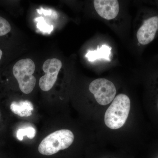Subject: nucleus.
Here are the masks:
<instances>
[{"instance_id": "nucleus-13", "label": "nucleus", "mask_w": 158, "mask_h": 158, "mask_svg": "<svg viewBox=\"0 0 158 158\" xmlns=\"http://www.w3.org/2000/svg\"><path fill=\"white\" fill-rule=\"evenodd\" d=\"M38 12H39V14H41L43 13L45 15H51L52 14V11L50 10H44L43 9H40V10H37Z\"/></svg>"}, {"instance_id": "nucleus-7", "label": "nucleus", "mask_w": 158, "mask_h": 158, "mask_svg": "<svg viewBox=\"0 0 158 158\" xmlns=\"http://www.w3.org/2000/svg\"><path fill=\"white\" fill-rule=\"evenodd\" d=\"M95 11L100 16L106 20L114 19L119 11V5L116 0H95L94 1Z\"/></svg>"}, {"instance_id": "nucleus-9", "label": "nucleus", "mask_w": 158, "mask_h": 158, "mask_svg": "<svg viewBox=\"0 0 158 158\" xmlns=\"http://www.w3.org/2000/svg\"><path fill=\"white\" fill-rule=\"evenodd\" d=\"M111 49L112 48L104 44L101 47H98L96 50L88 51L85 56L90 62H94L97 59H104L110 61Z\"/></svg>"}, {"instance_id": "nucleus-1", "label": "nucleus", "mask_w": 158, "mask_h": 158, "mask_svg": "<svg viewBox=\"0 0 158 158\" xmlns=\"http://www.w3.org/2000/svg\"><path fill=\"white\" fill-rule=\"evenodd\" d=\"M131 109V101L126 94L115 97L105 115V123L111 129L120 128L127 120Z\"/></svg>"}, {"instance_id": "nucleus-15", "label": "nucleus", "mask_w": 158, "mask_h": 158, "mask_svg": "<svg viewBox=\"0 0 158 158\" xmlns=\"http://www.w3.org/2000/svg\"><path fill=\"white\" fill-rule=\"evenodd\" d=\"M158 108V104H157Z\"/></svg>"}, {"instance_id": "nucleus-5", "label": "nucleus", "mask_w": 158, "mask_h": 158, "mask_svg": "<svg viewBox=\"0 0 158 158\" xmlns=\"http://www.w3.org/2000/svg\"><path fill=\"white\" fill-rule=\"evenodd\" d=\"M89 90L93 94L96 102L106 106L112 102L116 94V87L113 82L105 78H98L90 83Z\"/></svg>"}, {"instance_id": "nucleus-8", "label": "nucleus", "mask_w": 158, "mask_h": 158, "mask_svg": "<svg viewBox=\"0 0 158 158\" xmlns=\"http://www.w3.org/2000/svg\"><path fill=\"white\" fill-rule=\"evenodd\" d=\"M34 106L29 101L13 102L10 105L11 112L20 117H28L32 114Z\"/></svg>"}, {"instance_id": "nucleus-10", "label": "nucleus", "mask_w": 158, "mask_h": 158, "mask_svg": "<svg viewBox=\"0 0 158 158\" xmlns=\"http://www.w3.org/2000/svg\"><path fill=\"white\" fill-rule=\"evenodd\" d=\"M36 133L35 128L31 127L19 129L17 131L16 137L20 141H22L25 136H27L29 139H33L35 137Z\"/></svg>"}, {"instance_id": "nucleus-11", "label": "nucleus", "mask_w": 158, "mask_h": 158, "mask_svg": "<svg viewBox=\"0 0 158 158\" xmlns=\"http://www.w3.org/2000/svg\"><path fill=\"white\" fill-rule=\"evenodd\" d=\"M11 26L9 22L0 16V36H4L11 31Z\"/></svg>"}, {"instance_id": "nucleus-12", "label": "nucleus", "mask_w": 158, "mask_h": 158, "mask_svg": "<svg viewBox=\"0 0 158 158\" xmlns=\"http://www.w3.org/2000/svg\"><path fill=\"white\" fill-rule=\"evenodd\" d=\"M36 20L37 21V27L40 31L44 32H48L50 33L53 30L52 26H49L44 21L43 17H40L36 19Z\"/></svg>"}, {"instance_id": "nucleus-4", "label": "nucleus", "mask_w": 158, "mask_h": 158, "mask_svg": "<svg viewBox=\"0 0 158 158\" xmlns=\"http://www.w3.org/2000/svg\"><path fill=\"white\" fill-rule=\"evenodd\" d=\"M35 65L30 59H21L13 66V74L17 80L20 89L26 94L31 93L36 85V78L33 75Z\"/></svg>"}, {"instance_id": "nucleus-14", "label": "nucleus", "mask_w": 158, "mask_h": 158, "mask_svg": "<svg viewBox=\"0 0 158 158\" xmlns=\"http://www.w3.org/2000/svg\"><path fill=\"white\" fill-rule=\"evenodd\" d=\"M2 51L0 49V60H1V58H2Z\"/></svg>"}, {"instance_id": "nucleus-3", "label": "nucleus", "mask_w": 158, "mask_h": 158, "mask_svg": "<svg viewBox=\"0 0 158 158\" xmlns=\"http://www.w3.org/2000/svg\"><path fill=\"white\" fill-rule=\"evenodd\" d=\"M136 37L139 45L144 47L151 43L158 36V10H145Z\"/></svg>"}, {"instance_id": "nucleus-16", "label": "nucleus", "mask_w": 158, "mask_h": 158, "mask_svg": "<svg viewBox=\"0 0 158 158\" xmlns=\"http://www.w3.org/2000/svg\"><path fill=\"white\" fill-rule=\"evenodd\" d=\"M0 117H1V115H0Z\"/></svg>"}, {"instance_id": "nucleus-2", "label": "nucleus", "mask_w": 158, "mask_h": 158, "mask_svg": "<svg viewBox=\"0 0 158 158\" xmlns=\"http://www.w3.org/2000/svg\"><path fill=\"white\" fill-rule=\"evenodd\" d=\"M74 136L70 130L62 129L51 133L40 142L38 151L41 156H52L60 151L70 147L73 143Z\"/></svg>"}, {"instance_id": "nucleus-6", "label": "nucleus", "mask_w": 158, "mask_h": 158, "mask_svg": "<svg viewBox=\"0 0 158 158\" xmlns=\"http://www.w3.org/2000/svg\"><path fill=\"white\" fill-rule=\"evenodd\" d=\"M62 67V62L56 58L47 59L45 61L42 67L45 74L39 81V86L41 90L47 91L52 89L56 81Z\"/></svg>"}]
</instances>
